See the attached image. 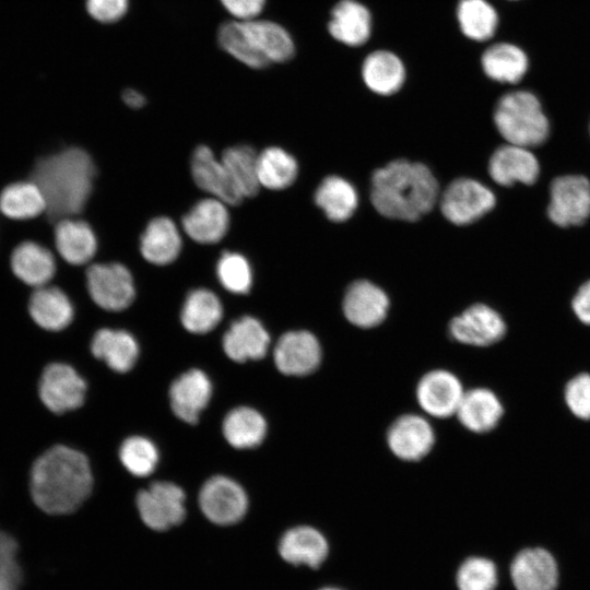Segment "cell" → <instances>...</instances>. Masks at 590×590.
<instances>
[{"mask_svg": "<svg viewBox=\"0 0 590 590\" xmlns=\"http://www.w3.org/2000/svg\"><path fill=\"white\" fill-rule=\"evenodd\" d=\"M92 488L88 459L74 448L55 445L32 464L31 497L46 514L67 515L75 511L88 498Z\"/></svg>", "mask_w": 590, "mask_h": 590, "instance_id": "cell-1", "label": "cell"}, {"mask_svg": "<svg viewBox=\"0 0 590 590\" xmlns=\"http://www.w3.org/2000/svg\"><path fill=\"white\" fill-rule=\"evenodd\" d=\"M589 130H590V123H589Z\"/></svg>", "mask_w": 590, "mask_h": 590, "instance_id": "cell-51", "label": "cell"}, {"mask_svg": "<svg viewBox=\"0 0 590 590\" xmlns=\"http://www.w3.org/2000/svg\"><path fill=\"white\" fill-rule=\"evenodd\" d=\"M119 459L130 474L144 477L155 470L158 462V451L149 438L130 436L120 445Z\"/></svg>", "mask_w": 590, "mask_h": 590, "instance_id": "cell-40", "label": "cell"}, {"mask_svg": "<svg viewBox=\"0 0 590 590\" xmlns=\"http://www.w3.org/2000/svg\"><path fill=\"white\" fill-rule=\"evenodd\" d=\"M212 396V384L204 371L191 368L179 375L169 386L168 397L173 413L187 424L198 423L201 412Z\"/></svg>", "mask_w": 590, "mask_h": 590, "instance_id": "cell-15", "label": "cell"}, {"mask_svg": "<svg viewBox=\"0 0 590 590\" xmlns=\"http://www.w3.org/2000/svg\"><path fill=\"white\" fill-rule=\"evenodd\" d=\"M361 74L368 90L378 95L389 96L403 86L406 69L397 54L377 49L364 58Z\"/></svg>", "mask_w": 590, "mask_h": 590, "instance_id": "cell-25", "label": "cell"}, {"mask_svg": "<svg viewBox=\"0 0 590 590\" xmlns=\"http://www.w3.org/2000/svg\"><path fill=\"white\" fill-rule=\"evenodd\" d=\"M55 243L59 255L74 266L88 262L94 257L97 247L95 235L90 225L72 217L57 222Z\"/></svg>", "mask_w": 590, "mask_h": 590, "instance_id": "cell-32", "label": "cell"}, {"mask_svg": "<svg viewBox=\"0 0 590 590\" xmlns=\"http://www.w3.org/2000/svg\"><path fill=\"white\" fill-rule=\"evenodd\" d=\"M455 13L460 33L467 40L481 45L494 40L500 16L491 0H458Z\"/></svg>", "mask_w": 590, "mask_h": 590, "instance_id": "cell-26", "label": "cell"}, {"mask_svg": "<svg viewBox=\"0 0 590 590\" xmlns=\"http://www.w3.org/2000/svg\"><path fill=\"white\" fill-rule=\"evenodd\" d=\"M88 14L101 23H115L128 11L129 0H85Z\"/></svg>", "mask_w": 590, "mask_h": 590, "instance_id": "cell-45", "label": "cell"}, {"mask_svg": "<svg viewBox=\"0 0 590 590\" xmlns=\"http://www.w3.org/2000/svg\"><path fill=\"white\" fill-rule=\"evenodd\" d=\"M221 284L231 293L247 294L251 287V269L246 258L236 252H224L216 266Z\"/></svg>", "mask_w": 590, "mask_h": 590, "instance_id": "cell-41", "label": "cell"}, {"mask_svg": "<svg viewBox=\"0 0 590 590\" xmlns=\"http://www.w3.org/2000/svg\"><path fill=\"white\" fill-rule=\"evenodd\" d=\"M223 436L236 449H250L259 446L267 435V422L257 410L237 406L224 417Z\"/></svg>", "mask_w": 590, "mask_h": 590, "instance_id": "cell-34", "label": "cell"}, {"mask_svg": "<svg viewBox=\"0 0 590 590\" xmlns=\"http://www.w3.org/2000/svg\"><path fill=\"white\" fill-rule=\"evenodd\" d=\"M222 316L223 306L219 297L206 288H197L187 295L180 321L188 332L204 334L220 323Z\"/></svg>", "mask_w": 590, "mask_h": 590, "instance_id": "cell-35", "label": "cell"}, {"mask_svg": "<svg viewBox=\"0 0 590 590\" xmlns=\"http://www.w3.org/2000/svg\"><path fill=\"white\" fill-rule=\"evenodd\" d=\"M497 585V569L484 557L465 559L457 573L459 590H494Z\"/></svg>", "mask_w": 590, "mask_h": 590, "instance_id": "cell-42", "label": "cell"}, {"mask_svg": "<svg viewBox=\"0 0 590 590\" xmlns=\"http://www.w3.org/2000/svg\"><path fill=\"white\" fill-rule=\"evenodd\" d=\"M32 320L42 329L57 332L67 328L73 320L72 303L63 291L44 285L32 293L28 305Z\"/></svg>", "mask_w": 590, "mask_h": 590, "instance_id": "cell-27", "label": "cell"}, {"mask_svg": "<svg viewBox=\"0 0 590 590\" xmlns=\"http://www.w3.org/2000/svg\"><path fill=\"white\" fill-rule=\"evenodd\" d=\"M86 283L94 303L108 311L131 305L135 288L130 271L120 263H97L87 269Z\"/></svg>", "mask_w": 590, "mask_h": 590, "instance_id": "cell-11", "label": "cell"}, {"mask_svg": "<svg viewBox=\"0 0 590 590\" xmlns=\"http://www.w3.org/2000/svg\"><path fill=\"white\" fill-rule=\"evenodd\" d=\"M506 1H512V2H517V1H520V0H506Z\"/></svg>", "mask_w": 590, "mask_h": 590, "instance_id": "cell-50", "label": "cell"}, {"mask_svg": "<svg viewBox=\"0 0 590 590\" xmlns=\"http://www.w3.org/2000/svg\"><path fill=\"white\" fill-rule=\"evenodd\" d=\"M46 200L33 181H17L0 193V212L12 220H30L46 212Z\"/></svg>", "mask_w": 590, "mask_h": 590, "instance_id": "cell-37", "label": "cell"}, {"mask_svg": "<svg viewBox=\"0 0 590 590\" xmlns=\"http://www.w3.org/2000/svg\"><path fill=\"white\" fill-rule=\"evenodd\" d=\"M122 101L131 108H141L145 104V97L133 88H126L122 93Z\"/></svg>", "mask_w": 590, "mask_h": 590, "instance_id": "cell-48", "label": "cell"}, {"mask_svg": "<svg viewBox=\"0 0 590 590\" xmlns=\"http://www.w3.org/2000/svg\"><path fill=\"white\" fill-rule=\"evenodd\" d=\"M198 500L205 518L219 526L239 522L248 509L245 489L224 475L208 479L200 488Z\"/></svg>", "mask_w": 590, "mask_h": 590, "instance_id": "cell-9", "label": "cell"}, {"mask_svg": "<svg viewBox=\"0 0 590 590\" xmlns=\"http://www.w3.org/2000/svg\"><path fill=\"white\" fill-rule=\"evenodd\" d=\"M483 75L499 85L515 87L526 78L530 58L516 43L493 40L486 44L479 57Z\"/></svg>", "mask_w": 590, "mask_h": 590, "instance_id": "cell-12", "label": "cell"}, {"mask_svg": "<svg viewBox=\"0 0 590 590\" xmlns=\"http://www.w3.org/2000/svg\"><path fill=\"white\" fill-rule=\"evenodd\" d=\"M435 440L430 424L422 416L405 414L397 418L388 429L387 441L392 453L405 461L425 457Z\"/></svg>", "mask_w": 590, "mask_h": 590, "instance_id": "cell-18", "label": "cell"}, {"mask_svg": "<svg viewBox=\"0 0 590 590\" xmlns=\"http://www.w3.org/2000/svg\"><path fill=\"white\" fill-rule=\"evenodd\" d=\"M463 394L460 380L450 371L442 369L425 374L416 388L420 406L427 414L438 418L456 414Z\"/></svg>", "mask_w": 590, "mask_h": 590, "instance_id": "cell-16", "label": "cell"}, {"mask_svg": "<svg viewBox=\"0 0 590 590\" xmlns=\"http://www.w3.org/2000/svg\"><path fill=\"white\" fill-rule=\"evenodd\" d=\"M564 402L578 420L590 421V373L580 371L570 377L564 387Z\"/></svg>", "mask_w": 590, "mask_h": 590, "instance_id": "cell-43", "label": "cell"}, {"mask_svg": "<svg viewBox=\"0 0 590 590\" xmlns=\"http://www.w3.org/2000/svg\"><path fill=\"white\" fill-rule=\"evenodd\" d=\"M228 224L225 203L217 199L201 200L182 219L184 231L201 244L220 241L226 234Z\"/></svg>", "mask_w": 590, "mask_h": 590, "instance_id": "cell-29", "label": "cell"}, {"mask_svg": "<svg viewBox=\"0 0 590 590\" xmlns=\"http://www.w3.org/2000/svg\"><path fill=\"white\" fill-rule=\"evenodd\" d=\"M243 197L255 196L261 186L258 178V154L248 145L226 149L221 158Z\"/></svg>", "mask_w": 590, "mask_h": 590, "instance_id": "cell-38", "label": "cell"}, {"mask_svg": "<svg viewBox=\"0 0 590 590\" xmlns=\"http://www.w3.org/2000/svg\"><path fill=\"white\" fill-rule=\"evenodd\" d=\"M191 173L196 184L215 199L231 204H239L244 197L233 181L222 161L205 145L198 146L191 158Z\"/></svg>", "mask_w": 590, "mask_h": 590, "instance_id": "cell-20", "label": "cell"}, {"mask_svg": "<svg viewBox=\"0 0 590 590\" xmlns=\"http://www.w3.org/2000/svg\"><path fill=\"white\" fill-rule=\"evenodd\" d=\"M456 415L468 430L484 434L499 424L504 406L493 390L479 387L464 391Z\"/></svg>", "mask_w": 590, "mask_h": 590, "instance_id": "cell-24", "label": "cell"}, {"mask_svg": "<svg viewBox=\"0 0 590 590\" xmlns=\"http://www.w3.org/2000/svg\"><path fill=\"white\" fill-rule=\"evenodd\" d=\"M370 198L381 215L416 221L435 205L438 182L425 165L397 160L374 173Z\"/></svg>", "mask_w": 590, "mask_h": 590, "instance_id": "cell-3", "label": "cell"}, {"mask_svg": "<svg viewBox=\"0 0 590 590\" xmlns=\"http://www.w3.org/2000/svg\"><path fill=\"white\" fill-rule=\"evenodd\" d=\"M449 331L462 344L484 347L503 340L507 326L494 308L474 304L450 321Z\"/></svg>", "mask_w": 590, "mask_h": 590, "instance_id": "cell-13", "label": "cell"}, {"mask_svg": "<svg viewBox=\"0 0 590 590\" xmlns=\"http://www.w3.org/2000/svg\"><path fill=\"white\" fill-rule=\"evenodd\" d=\"M16 554L14 538L0 530V590H19L21 586L22 570Z\"/></svg>", "mask_w": 590, "mask_h": 590, "instance_id": "cell-44", "label": "cell"}, {"mask_svg": "<svg viewBox=\"0 0 590 590\" xmlns=\"http://www.w3.org/2000/svg\"><path fill=\"white\" fill-rule=\"evenodd\" d=\"M236 21L257 19L264 9L266 0H220Z\"/></svg>", "mask_w": 590, "mask_h": 590, "instance_id": "cell-46", "label": "cell"}, {"mask_svg": "<svg viewBox=\"0 0 590 590\" xmlns=\"http://www.w3.org/2000/svg\"><path fill=\"white\" fill-rule=\"evenodd\" d=\"M95 166L82 149L70 148L37 161L33 180L46 200V213L51 221L79 214L92 191Z\"/></svg>", "mask_w": 590, "mask_h": 590, "instance_id": "cell-2", "label": "cell"}, {"mask_svg": "<svg viewBox=\"0 0 590 590\" xmlns=\"http://www.w3.org/2000/svg\"><path fill=\"white\" fill-rule=\"evenodd\" d=\"M222 341L226 356L240 364L263 358L270 335L258 319L244 316L232 322Z\"/></svg>", "mask_w": 590, "mask_h": 590, "instance_id": "cell-23", "label": "cell"}, {"mask_svg": "<svg viewBox=\"0 0 590 590\" xmlns=\"http://www.w3.org/2000/svg\"><path fill=\"white\" fill-rule=\"evenodd\" d=\"M297 170L295 158L283 149L268 148L258 155V178L266 188L280 190L291 186Z\"/></svg>", "mask_w": 590, "mask_h": 590, "instance_id": "cell-39", "label": "cell"}, {"mask_svg": "<svg viewBox=\"0 0 590 590\" xmlns=\"http://www.w3.org/2000/svg\"><path fill=\"white\" fill-rule=\"evenodd\" d=\"M181 239L177 226L167 217L152 220L141 236L140 250L149 262L164 266L179 255Z\"/></svg>", "mask_w": 590, "mask_h": 590, "instance_id": "cell-33", "label": "cell"}, {"mask_svg": "<svg viewBox=\"0 0 590 590\" xmlns=\"http://www.w3.org/2000/svg\"><path fill=\"white\" fill-rule=\"evenodd\" d=\"M389 308L386 293L366 280L352 283L343 299L346 319L359 328H373L384 321Z\"/></svg>", "mask_w": 590, "mask_h": 590, "instance_id": "cell-22", "label": "cell"}, {"mask_svg": "<svg viewBox=\"0 0 590 590\" xmlns=\"http://www.w3.org/2000/svg\"><path fill=\"white\" fill-rule=\"evenodd\" d=\"M319 590H341V589L334 588V587H326V588H321Z\"/></svg>", "mask_w": 590, "mask_h": 590, "instance_id": "cell-49", "label": "cell"}, {"mask_svg": "<svg viewBox=\"0 0 590 590\" xmlns=\"http://www.w3.org/2000/svg\"><path fill=\"white\" fill-rule=\"evenodd\" d=\"M93 356L106 363L116 373L131 370L139 356V345L134 337L125 330L103 328L91 342Z\"/></svg>", "mask_w": 590, "mask_h": 590, "instance_id": "cell-30", "label": "cell"}, {"mask_svg": "<svg viewBox=\"0 0 590 590\" xmlns=\"http://www.w3.org/2000/svg\"><path fill=\"white\" fill-rule=\"evenodd\" d=\"M10 263L15 276L35 288L47 285L56 272L52 253L34 241H24L16 246Z\"/></svg>", "mask_w": 590, "mask_h": 590, "instance_id": "cell-31", "label": "cell"}, {"mask_svg": "<svg viewBox=\"0 0 590 590\" xmlns=\"http://www.w3.org/2000/svg\"><path fill=\"white\" fill-rule=\"evenodd\" d=\"M510 575L517 590H555L558 580L554 557L541 547L520 551L511 563Z\"/></svg>", "mask_w": 590, "mask_h": 590, "instance_id": "cell-19", "label": "cell"}, {"mask_svg": "<svg viewBox=\"0 0 590 590\" xmlns=\"http://www.w3.org/2000/svg\"><path fill=\"white\" fill-rule=\"evenodd\" d=\"M316 204L333 222H343L356 210L358 198L354 187L339 176L326 177L315 193Z\"/></svg>", "mask_w": 590, "mask_h": 590, "instance_id": "cell-36", "label": "cell"}, {"mask_svg": "<svg viewBox=\"0 0 590 590\" xmlns=\"http://www.w3.org/2000/svg\"><path fill=\"white\" fill-rule=\"evenodd\" d=\"M495 203L496 198L486 186L471 178H458L444 190L440 209L451 223L465 225L485 215Z\"/></svg>", "mask_w": 590, "mask_h": 590, "instance_id": "cell-10", "label": "cell"}, {"mask_svg": "<svg viewBox=\"0 0 590 590\" xmlns=\"http://www.w3.org/2000/svg\"><path fill=\"white\" fill-rule=\"evenodd\" d=\"M493 121L507 143L534 148L544 143L551 121L541 98L531 90L515 86L495 99Z\"/></svg>", "mask_w": 590, "mask_h": 590, "instance_id": "cell-5", "label": "cell"}, {"mask_svg": "<svg viewBox=\"0 0 590 590\" xmlns=\"http://www.w3.org/2000/svg\"><path fill=\"white\" fill-rule=\"evenodd\" d=\"M488 174L496 184L504 187L517 182L533 185L539 178L540 165L528 148L507 143L492 154Z\"/></svg>", "mask_w": 590, "mask_h": 590, "instance_id": "cell-17", "label": "cell"}, {"mask_svg": "<svg viewBox=\"0 0 590 590\" xmlns=\"http://www.w3.org/2000/svg\"><path fill=\"white\" fill-rule=\"evenodd\" d=\"M571 309L581 323L590 326V280L581 284L575 293Z\"/></svg>", "mask_w": 590, "mask_h": 590, "instance_id": "cell-47", "label": "cell"}, {"mask_svg": "<svg viewBox=\"0 0 590 590\" xmlns=\"http://www.w3.org/2000/svg\"><path fill=\"white\" fill-rule=\"evenodd\" d=\"M186 495L169 481H156L137 495V508L143 523L152 530L165 531L180 524L186 517Z\"/></svg>", "mask_w": 590, "mask_h": 590, "instance_id": "cell-6", "label": "cell"}, {"mask_svg": "<svg viewBox=\"0 0 590 590\" xmlns=\"http://www.w3.org/2000/svg\"><path fill=\"white\" fill-rule=\"evenodd\" d=\"M273 359L282 374L305 376L319 366L321 347L312 333L304 330L288 331L278 340Z\"/></svg>", "mask_w": 590, "mask_h": 590, "instance_id": "cell-14", "label": "cell"}, {"mask_svg": "<svg viewBox=\"0 0 590 590\" xmlns=\"http://www.w3.org/2000/svg\"><path fill=\"white\" fill-rule=\"evenodd\" d=\"M328 32L333 39L345 46H363L371 36V13L358 0H339L331 9Z\"/></svg>", "mask_w": 590, "mask_h": 590, "instance_id": "cell-21", "label": "cell"}, {"mask_svg": "<svg viewBox=\"0 0 590 590\" xmlns=\"http://www.w3.org/2000/svg\"><path fill=\"white\" fill-rule=\"evenodd\" d=\"M329 551L326 538L309 526H297L287 530L279 542L281 557L293 565L318 568Z\"/></svg>", "mask_w": 590, "mask_h": 590, "instance_id": "cell-28", "label": "cell"}, {"mask_svg": "<svg viewBox=\"0 0 590 590\" xmlns=\"http://www.w3.org/2000/svg\"><path fill=\"white\" fill-rule=\"evenodd\" d=\"M547 216L559 227L578 226L590 217V181L582 175L558 176L550 186Z\"/></svg>", "mask_w": 590, "mask_h": 590, "instance_id": "cell-8", "label": "cell"}, {"mask_svg": "<svg viewBox=\"0 0 590 590\" xmlns=\"http://www.w3.org/2000/svg\"><path fill=\"white\" fill-rule=\"evenodd\" d=\"M37 389L44 406L59 415L83 405L87 386L72 366L55 362L43 369Z\"/></svg>", "mask_w": 590, "mask_h": 590, "instance_id": "cell-7", "label": "cell"}, {"mask_svg": "<svg viewBox=\"0 0 590 590\" xmlns=\"http://www.w3.org/2000/svg\"><path fill=\"white\" fill-rule=\"evenodd\" d=\"M222 47L252 69L286 62L295 54L294 40L284 26L258 17L232 25L223 36Z\"/></svg>", "mask_w": 590, "mask_h": 590, "instance_id": "cell-4", "label": "cell"}]
</instances>
